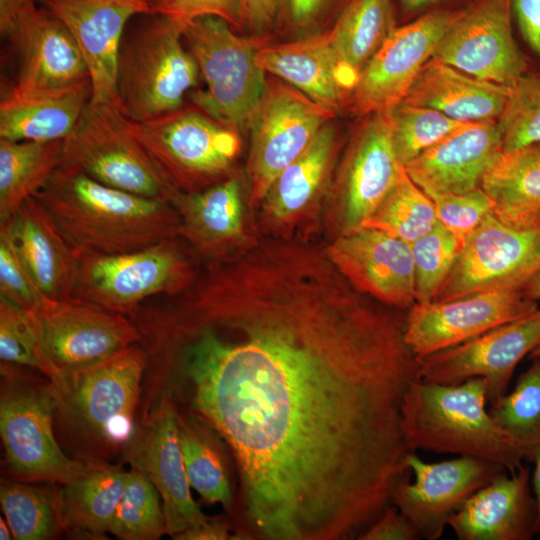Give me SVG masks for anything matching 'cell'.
I'll list each match as a JSON object with an SVG mask.
<instances>
[{
  "mask_svg": "<svg viewBox=\"0 0 540 540\" xmlns=\"http://www.w3.org/2000/svg\"><path fill=\"white\" fill-rule=\"evenodd\" d=\"M0 503L14 539H51L65 529L59 490L2 480Z\"/></svg>",
  "mask_w": 540,
  "mask_h": 540,
  "instance_id": "38",
  "label": "cell"
},
{
  "mask_svg": "<svg viewBox=\"0 0 540 540\" xmlns=\"http://www.w3.org/2000/svg\"><path fill=\"white\" fill-rule=\"evenodd\" d=\"M61 165L147 198L172 203L180 193L159 173L114 103L89 101L63 140Z\"/></svg>",
  "mask_w": 540,
  "mask_h": 540,
  "instance_id": "10",
  "label": "cell"
},
{
  "mask_svg": "<svg viewBox=\"0 0 540 540\" xmlns=\"http://www.w3.org/2000/svg\"><path fill=\"white\" fill-rule=\"evenodd\" d=\"M13 367L1 364L0 435L8 468L24 482L67 484L87 463L67 457L56 441L50 381L27 377Z\"/></svg>",
  "mask_w": 540,
  "mask_h": 540,
  "instance_id": "9",
  "label": "cell"
},
{
  "mask_svg": "<svg viewBox=\"0 0 540 540\" xmlns=\"http://www.w3.org/2000/svg\"><path fill=\"white\" fill-rule=\"evenodd\" d=\"M540 253V229L518 230L489 214L464 240L449 275L433 301L521 287Z\"/></svg>",
  "mask_w": 540,
  "mask_h": 540,
  "instance_id": "18",
  "label": "cell"
},
{
  "mask_svg": "<svg viewBox=\"0 0 540 540\" xmlns=\"http://www.w3.org/2000/svg\"><path fill=\"white\" fill-rule=\"evenodd\" d=\"M529 468L501 472L471 495L448 520L459 540H528L540 529Z\"/></svg>",
  "mask_w": 540,
  "mask_h": 540,
  "instance_id": "27",
  "label": "cell"
},
{
  "mask_svg": "<svg viewBox=\"0 0 540 540\" xmlns=\"http://www.w3.org/2000/svg\"><path fill=\"white\" fill-rule=\"evenodd\" d=\"M440 1L442 0H400V5L404 13L410 14Z\"/></svg>",
  "mask_w": 540,
  "mask_h": 540,
  "instance_id": "55",
  "label": "cell"
},
{
  "mask_svg": "<svg viewBox=\"0 0 540 540\" xmlns=\"http://www.w3.org/2000/svg\"><path fill=\"white\" fill-rule=\"evenodd\" d=\"M463 241L437 223L410 243L415 274V302H432L453 268Z\"/></svg>",
  "mask_w": 540,
  "mask_h": 540,
  "instance_id": "43",
  "label": "cell"
},
{
  "mask_svg": "<svg viewBox=\"0 0 540 540\" xmlns=\"http://www.w3.org/2000/svg\"><path fill=\"white\" fill-rule=\"evenodd\" d=\"M461 12L434 11L396 27L360 74L348 101L351 111L368 116L401 103Z\"/></svg>",
  "mask_w": 540,
  "mask_h": 540,
  "instance_id": "14",
  "label": "cell"
},
{
  "mask_svg": "<svg viewBox=\"0 0 540 540\" xmlns=\"http://www.w3.org/2000/svg\"><path fill=\"white\" fill-rule=\"evenodd\" d=\"M487 402V384L482 377L458 384L413 380L401 405V428L408 450L476 457L514 473L524 458L493 423Z\"/></svg>",
  "mask_w": 540,
  "mask_h": 540,
  "instance_id": "3",
  "label": "cell"
},
{
  "mask_svg": "<svg viewBox=\"0 0 540 540\" xmlns=\"http://www.w3.org/2000/svg\"><path fill=\"white\" fill-rule=\"evenodd\" d=\"M509 87L475 78L430 58L412 83L403 102L434 109L461 122L498 120Z\"/></svg>",
  "mask_w": 540,
  "mask_h": 540,
  "instance_id": "30",
  "label": "cell"
},
{
  "mask_svg": "<svg viewBox=\"0 0 540 540\" xmlns=\"http://www.w3.org/2000/svg\"><path fill=\"white\" fill-rule=\"evenodd\" d=\"M539 267H540V253H539V255H538V257H537V259H536V261H535V263H534V265H533L531 274H532L533 272H535ZM531 274H530V275H531ZM527 279H528V278H527Z\"/></svg>",
  "mask_w": 540,
  "mask_h": 540,
  "instance_id": "59",
  "label": "cell"
},
{
  "mask_svg": "<svg viewBox=\"0 0 540 540\" xmlns=\"http://www.w3.org/2000/svg\"><path fill=\"white\" fill-rule=\"evenodd\" d=\"M502 152L497 120L467 122L405 165L423 190L464 194L481 188Z\"/></svg>",
  "mask_w": 540,
  "mask_h": 540,
  "instance_id": "25",
  "label": "cell"
},
{
  "mask_svg": "<svg viewBox=\"0 0 540 540\" xmlns=\"http://www.w3.org/2000/svg\"><path fill=\"white\" fill-rule=\"evenodd\" d=\"M177 415L174 402L164 397L134 428L124 447L126 461L158 491L166 532L171 537L208 518L191 495L178 439Z\"/></svg>",
  "mask_w": 540,
  "mask_h": 540,
  "instance_id": "20",
  "label": "cell"
},
{
  "mask_svg": "<svg viewBox=\"0 0 540 540\" xmlns=\"http://www.w3.org/2000/svg\"><path fill=\"white\" fill-rule=\"evenodd\" d=\"M178 439L191 488L209 504H221L229 513L234 508L221 438L191 413L177 415Z\"/></svg>",
  "mask_w": 540,
  "mask_h": 540,
  "instance_id": "36",
  "label": "cell"
},
{
  "mask_svg": "<svg viewBox=\"0 0 540 540\" xmlns=\"http://www.w3.org/2000/svg\"><path fill=\"white\" fill-rule=\"evenodd\" d=\"M336 115L279 78L268 79L248 128L247 205L251 211L258 209L274 179Z\"/></svg>",
  "mask_w": 540,
  "mask_h": 540,
  "instance_id": "11",
  "label": "cell"
},
{
  "mask_svg": "<svg viewBox=\"0 0 540 540\" xmlns=\"http://www.w3.org/2000/svg\"><path fill=\"white\" fill-rule=\"evenodd\" d=\"M7 524L5 523L3 518H0V539L1 540H9L13 538L12 531L9 525L7 526Z\"/></svg>",
  "mask_w": 540,
  "mask_h": 540,
  "instance_id": "57",
  "label": "cell"
},
{
  "mask_svg": "<svg viewBox=\"0 0 540 540\" xmlns=\"http://www.w3.org/2000/svg\"><path fill=\"white\" fill-rule=\"evenodd\" d=\"M481 189L502 223L540 229V143L502 151L484 174Z\"/></svg>",
  "mask_w": 540,
  "mask_h": 540,
  "instance_id": "32",
  "label": "cell"
},
{
  "mask_svg": "<svg viewBox=\"0 0 540 540\" xmlns=\"http://www.w3.org/2000/svg\"><path fill=\"white\" fill-rule=\"evenodd\" d=\"M128 472L120 467L87 463L86 469L59 490L65 528L101 538L127 484Z\"/></svg>",
  "mask_w": 540,
  "mask_h": 540,
  "instance_id": "34",
  "label": "cell"
},
{
  "mask_svg": "<svg viewBox=\"0 0 540 540\" xmlns=\"http://www.w3.org/2000/svg\"><path fill=\"white\" fill-rule=\"evenodd\" d=\"M511 20L512 0H479L462 10L432 57L475 78L510 88L529 71Z\"/></svg>",
  "mask_w": 540,
  "mask_h": 540,
  "instance_id": "15",
  "label": "cell"
},
{
  "mask_svg": "<svg viewBox=\"0 0 540 540\" xmlns=\"http://www.w3.org/2000/svg\"><path fill=\"white\" fill-rule=\"evenodd\" d=\"M80 255H114L179 236L167 201L119 190L62 165L34 196Z\"/></svg>",
  "mask_w": 540,
  "mask_h": 540,
  "instance_id": "2",
  "label": "cell"
},
{
  "mask_svg": "<svg viewBox=\"0 0 540 540\" xmlns=\"http://www.w3.org/2000/svg\"><path fill=\"white\" fill-rule=\"evenodd\" d=\"M152 17L123 37L116 75V106L130 121L152 120L182 108L200 71L182 26Z\"/></svg>",
  "mask_w": 540,
  "mask_h": 540,
  "instance_id": "5",
  "label": "cell"
},
{
  "mask_svg": "<svg viewBox=\"0 0 540 540\" xmlns=\"http://www.w3.org/2000/svg\"><path fill=\"white\" fill-rule=\"evenodd\" d=\"M244 26L259 36L275 26L277 0H241Z\"/></svg>",
  "mask_w": 540,
  "mask_h": 540,
  "instance_id": "51",
  "label": "cell"
},
{
  "mask_svg": "<svg viewBox=\"0 0 540 540\" xmlns=\"http://www.w3.org/2000/svg\"><path fill=\"white\" fill-rule=\"evenodd\" d=\"M167 17L183 25L193 19L213 16L234 30L244 27L241 0H156L151 14Z\"/></svg>",
  "mask_w": 540,
  "mask_h": 540,
  "instance_id": "48",
  "label": "cell"
},
{
  "mask_svg": "<svg viewBox=\"0 0 540 540\" xmlns=\"http://www.w3.org/2000/svg\"><path fill=\"white\" fill-rule=\"evenodd\" d=\"M521 289L528 298L540 300V267L521 285Z\"/></svg>",
  "mask_w": 540,
  "mask_h": 540,
  "instance_id": "54",
  "label": "cell"
},
{
  "mask_svg": "<svg viewBox=\"0 0 540 540\" xmlns=\"http://www.w3.org/2000/svg\"><path fill=\"white\" fill-rule=\"evenodd\" d=\"M145 1L148 2L151 5L156 0H145Z\"/></svg>",
  "mask_w": 540,
  "mask_h": 540,
  "instance_id": "60",
  "label": "cell"
},
{
  "mask_svg": "<svg viewBox=\"0 0 540 540\" xmlns=\"http://www.w3.org/2000/svg\"><path fill=\"white\" fill-rule=\"evenodd\" d=\"M172 204L180 219L179 237L206 265L226 262L258 243L247 223L237 175L201 191L179 193Z\"/></svg>",
  "mask_w": 540,
  "mask_h": 540,
  "instance_id": "24",
  "label": "cell"
},
{
  "mask_svg": "<svg viewBox=\"0 0 540 540\" xmlns=\"http://www.w3.org/2000/svg\"><path fill=\"white\" fill-rule=\"evenodd\" d=\"M360 540H418V531L396 506H388L359 537Z\"/></svg>",
  "mask_w": 540,
  "mask_h": 540,
  "instance_id": "49",
  "label": "cell"
},
{
  "mask_svg": "<svg viewBox=\"0 0 540 540\" xmlns=\"http://www.w3.org/2000/svg\"><path fill=\"white\" fill-rule=\"evenodd\" d=\"M323 249L359 292L401 310L415 303L414 263L406 241L374 227L360 226L330 239Z\"/></svg>",
  "mask_w": 540,
  "mask_h": 540,
  "instance_id": "22",
  "label": "cell"
},
{
  "mask_svg": "<svg viewBox=\"0 0 540 540\" xmlns=\"http://www.w3.org/2000/svg\"><path fill=\"white\" fill-rule=\"evenodd\" d=\"M395 28L391 0H349L326 30L349 94L367 63Z\"/></svg>",
  "mask_w": 540,
  "mask_h": 540,
  "instance_id": "33",
  "label": "cell"
},
{
  "mask_svg": "<svg viewBox=\"0 0 540 540\" xmlns=\"http://www.w3.org/2000/svg\"><path fill=\"white\" fill-rule=\"evenodd\" d=\"M539 344L540 308L466 342L417 359L418 376L439 384H458L482 377L487 384L488 402L493 404L507 393L517 364Z\"/></svg>",
  "mask_w": 540,
  "mask_h": 540,
  "instance_id": "17",
  "label": "cell"
},
{
  "mask_svg": "<svg viewBox=\"0 0 540 540\" xmlns=\"http://www.w3.org/2000/svg\"><path fill=\"white\" fill-rule=\"evenodd\" d=\"M256 62L266 73L336 114L348 104L350 94L326 30L283 43L267 42L258 49Z\"/></svg>",
  "mask_w": 540,
  "mask_h": 540,
  "instance_id": "29",
  "label": "cell"
},
{
  "mask_svg": "<svg viewBox=\"0 0 540 540\" xmlns=\"http://www.w3.org/2000/svg\"><path fill=\"white\" fill-rule=\"evenodd\" d=\"M131 133L162 177L178 192L201 191L232 176L240 133L198 109L180 108L134 122Z\"/></svg>",
  "mask_w": 540,
  "mask_h": 540,
  "instance_id": "7",
  "label": "cell"
},
{
  "mask_svg": "<svg viewBox=\"0 0 540 540\" xmlns=\"http://www.w3.org/2000/svg\"><path fill=\"white\" fill-rule=\"evenodd\" d=\"M539 308L521 287H507L461 298L415 302L406 313L405 341L417 359L456 346Z\"/></svg>",
  "mask_w": 540,
  "mask_h": 540,
  "instance_id": "16",
  "label": "cell"
},
{
  "mask_svg": "<svg viewBox=\"0 0 540 540\" xmlns=\"http://www.w3.org/2000/svg\"><path fill=\"white\" fill-rule=\"evenodd\" d=\"M424 192L434 204L439 223L463 242L489 214L493 213L492 201L481 188L464 194Z\"/></svg>",
  "mask_w": 540,
  "mask_h": 540,
  "instance_id": "46",
  "label": "cell"
},
{
  "mask_svg": "<svg viewBox=\"0 0 540 540\" xmlns=\"http://www.w3.org/2000/svg\"><path fill=\"white\" fill-rule=\"evenodd\" d=\"M438 222L432 200L406 172L362 226L380 229L410 244Z\"/></svg>",
  "mask_w": 540,
  "mask_h": 540,
  "instance_id": "39",
  "label": "cell"
},
{
  "mask_svg": "<svg viewBox=\"0 0 540 540\" xmlns=\"http://www.w3.org/2000/svg\"><path fill=\"white\" fill-rule=\"evenodd\" d=\"M512 14L524 42L540 59V0H512Z\"/></svg>",
  "mask_w": 540,
  "mask_h": 540,
  "instance_id": "50",
  "label": "cell"
},
{
  "mask_svg": "<svg viewBox=\"0 0 540 540\" xmlns=\"http://www.w3.org/2000/svg\"><path fill=\"white\" fill-rule=\"evenodd\" d=\"M0 230L47 298L55 302L72 298L80 255L35 197L25 200Z\"/></svg>",
  "mask_w": 540,
  "mask_h": 540,
  "instance_id": "26",
  "label": "cell"
},
{
  "mask_svg": "<svg viewBox=\"0 0 540 540\" xmlns=\"http://www.w3.org/2000/svg\"><path fill=\"white\" fill-rule=\"evenodd\" d=\"M392 143L405 167L426 149L467 122L454 120L434 109L401 102L389 111Z\"/></svg>",
  "mask_w": 540,
  "mask_h": 540,
  "instance_id": "42",
  "label": "cell"
},
{
  "mask_svg": "<svg viewBox=\"0 0 540 540\" xmlns=\"http://www.w3.org/2000/svg\"><path fill=\"white\" fill-rule=\"evenodd\" d=\"M172 538L176 540L243 539L239 534L231 533L228 522L221 517H208L201 523L180 532Z\"/></svg>",
  "mask_w": 540,
  "mask_h": 540,
  "instance_id": "52",
  "label": "cell"
},
{
  "mask_svg": "<svg viewBox=\"0 0 540 540\" xmlns=\"http://www.w3.org/2000/svg\"><path fill=\"white\" fill-rule=\"evenodd\" d=\"M146 360L134 344L95 365L59 372L49 380L57 420L91 447H125L134 431Z\"/></svg>",
  "mask_w": 540,
  "mask_h": 540,
  "instance_id": "4",
  "label": "cell"
},
{
  "mask_svg": "<svg viewBox=\"0 0 540 540\" xmlns=\"http://www.w3.org/2000/svg\"><path fill=\"white\" fill-rule=\"evenodd\" d=\"M37 0H0V34L11 41L21 19L36 8Z\"/></svg>",
  "mask_w": 540,
  "mask_h": 540,
  "instance_id": "53",
  "label": "cell"
},
{
  "mask_svg": "<svg viewBox=\"0 0 540 540\" xmlns=\"http://www.w3.org/2000/svg\"><path fill=\"white\" fill-rule=\"evenodd\" d=\"M405 173L394 151L389 111L368 115L349 143L325 203L324 223L332 238L362 226Z\"/></svg>",
  "mask_w": 540,
  "mask_h": 540,
  "instance_id": "12",
  "label": "cell"
},
{
  "mask_svg": "<svg viewBox=\"0 0 540 540\" xmlns=\"http://www.w3.org/2000/svg\"><path fill=\"white\" fill-rule=\"evenodd\" d=\"M90 79L51 90L11 88L0 103V138L13 141L64 140L91 100Z\"/></svg>",
  "mask_w": 540,
  "mask_h": 540,
  "instance_id": "31",
  "label": "cell"
},
{
  "mask_svg": "<svg viewBox=\"0 0 540 540\" xmlns=\"http://www.w3.org/2000/svg\"><path fill=\"white\" fill-rule=\"evenodd\" d=\"M10 43L16 48L19 60L14 90L59 89L90 79L73 36L47 9L36 7L29 11Z\"/></svg>",
  "mask_w": 540,
  "mask_h": 540,
  "instance_id": "28",
  "label": "cell"
},
{
  "mask_svg": "<svg viewBox=\"0 0 540 540\" xmlns=\"http://www.w3.org/2000/svg\"><path fill=\"white\" fill-rule=\"evenodd\" d=\"M160 499L150 480L132 468L108 532L123 540H155L167 534Z\"/></svg>",
  "mask_w": 540,
  "mask_h": 540,
  "instance_id": "40",
  "label": "cell"
},
{
  "mask_svg": "<svg viewBox=\"0 0 540 540\" xmlns=\"http://www.w3.org/2000/svg\"><path fill=\"white\" fill-rule=\"evenodd\" d=\"M62 152L63 140L0 138V225L46 185L61 165Z\"/></svg>",
  "mask_w": 540,
  "mask_h": 540,
  "instance_id": "35",
  "label": "cell"
},
{
  "mask_svg": "<svg viewBox=\"0 0 540 540\" xmlns=\"http://www.w3.org/2000/svg\"><path fill=\"white\" fill-rule=\"evenodd\" d=\"M0 295L35 313L45 311L55 303L36 286L2 230H0Z\"/></svg>",
  "mask_w": 540,
  "mask_h": 540,
  "instance_id": "47",
  "label": "cell"
},
{
  "mask_svg": "<svg viewBox=\"0 0 540 540\" xmlns=\"http://www.w3.org/2000/svg\"><path fill=\"white\" fill-rule=\"evenodd\" d=\"M35 314L45 354L58 372L95 365L142 340L127 315L74 298Z\"/></svg>",
  "mask_w": 540,
  "mask_h": 540,
  "instance_id": "21",
  "label": "cell"
},
{
  "mask_svg": "<svg viewBox=\"0 0 540 540\" xmlns=\"http://www.w3.org/2000/svg\"><path fill=\"white\" fill-rule=\"evenodd\" d=\"M532 360L514 389L488 410L498 430L530 462L540 450V356Z\"/></svg>",
  "mask_w": 540,
  "mask_h": 540,
  "instance_id": "37",
  "label": "cell"
},
{
  "mask_svg": "<svg viewBox=\"0 0 540 540\" xmlns=\"http://www.w3.org/2000/svg\"><path fill=\"white\" fill-rule=\"evenodd\" d=\"M0 359L36 369L49 380L59 373L45 354L36 314L1 295Z\"/></svg>",
  "mask_w": 540,
  "mask_h": 540,
  "instance_id": "41",
  "label": "cell"
},
{
  "mask_svg": "<svg viewBox=\"0 0 540 540\" xmlns=\"http://www.w3.org/2000/svg\"><path fill=\"white\" fill-rule=\"evenodd\" d=\"M73 36L88 68L92 102L116 105V75L124 31L131 18L150 15L145 0H44Z\"/></svg>",
  "mask_w": 540,
  "mask_h": 540,
  "instance_id": "23",
  "label": "cell"
},
{
  "mask_svg": "<svg viewBox=\"0 0 540 540\" xmlns=\"http://www.w3.org/2000/svg\"><path fill=\"white\" fill-rule=\"evenodd\" d=\"M406 464L415 481L403 480L396 487L392 503L414 525L421 538H441L449 518L476 491L507 471L476 457L459 456L429 463L410 451Z\"/></svg>",
  "mask_w": 540,
  "mask_h": 540,
  "instance_id": "19",
  "label": "cell"
},
{
  "mask_svg": "<svg viewBox=\"0 0 540 540\" xmlns=\"http://www.w3.org/2000/svg\"><path fill=\"white\" fill-rule=\"evenodd\" d=\"M535 463V470L533 473V490H534V496L536 498L537 507H538V521L540 524V450L537 453V455L534 458Z\"/></svg>",
  "mask_w": 540,
  "mask_h": 540,
  "instance_id": "56",
  "label": "cell"
},
{
  "mask_svg": "<svg viewBox=\"0 0 540 540\" xmlns=\"http://www.w3.org/2000/svg\"><path fill=\"white\" fill-rule=\"evenodd\" d=\"M197 257L181 237L114 255H82L72 298L135 314L157 295L175 296L199 273Z\"/></svg>",
  "mask_w": 540,
  "mask_h": 540,
  "instance_id": "8",
  "label": "cell"
},
{
  "mask_svg": "<svg viewBox=\"0 0 540 540\" xmlns=\"http://www.w3.org/2000/svg\"><path fill=\"white\" fill-rule=\"evenodd\" d=\"M540 356V344L530 353V358H536Z\"/></svg>",
  "mask_w": 540,
  "mask_h": 540,
  "instance_id": "58",
  "label": "cell"
},
{
  "mask_svg": "<svg viewBox=\"0 0 540 540\" xmlns=\"http://www.w3.org/2000/svg\"><path fill=\"white\" fill-rule=\"evenodd\" d=\"M497 124L503 152L540 143V72H526L509 88Z\"/></svg>",
  "mask_w": 540,
  "mask_h": 540,
  "instance_id": "44",
  "label": "cell"
},
{
  "mask_svg": "<svg viewBox=\"0 0 540 540\" xmlns=\"http://www.w3.org/2000/svg\"><path fill=\"white\" fill-rule=\"evenodd\" d=\"M171 307L189 413L235 462L238 533L359 539L411 472L406 313L356 290L324 249L276 239L206 265Z\"/></svg>",
  "mask_w": 540,
  "mask_h": 540,
  "instance_id": "1",
  "label": "cell"
},
{
  "mask_svg": "<svg viewBox=\"0 0 540 540\" xmlns=\"http://www.w3.org/2000/svg\"><path fill=\"white\" fill-rule=\"evenodd\" d=\"M339 148L334 120L272 182L257 210V230L270 239L307 241L324 210Z\"/></svg>",
  "mask_w": 540,
  "mask_h": 540,
  "instance_id": "13",
  "label": "cell"
},
{
  "mask_svg": "<svg viewBox=\"0 0 540 540\" xmlns=\"http://www.w3.org/2000/svg\"><path fill=\"white\" fill-rule=\"evenodd\" d=\"M182 26L184 42L193 55L205 88L191 94L195 107L237 130H248L268 85L256 62L265 36L244 37L224 20L205 16Z\"/></svg>",
  "mask_w": 540,
  "mask_h": 540,
  "instance_id": "6",
  "label": "cell"
},
{
  "mask_svg": "<svg viewBox=\"0 0 540 540\" xmlns=\"http://www.w3.org/2000/svg\"><path fill=\"white\" fill-rule=\"evenodd\" d=\"M349 0H277L275 27L293 39L329 29Z\"/></svg>",
  "mask_w": 540,
  "mask_h": 540,
  "instance_id": "45",
  "label": "cell"
}]
</instances>
